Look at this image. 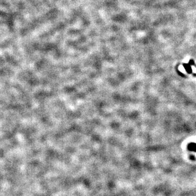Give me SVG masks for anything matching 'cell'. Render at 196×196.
I'll return each instance as SVG.
<instances>
[{"instance_id":"obj_1","label":"cell","mask_w":196,"mask_h":196,"mask_svg":"<svg viewBox=\"0 0 196 196\" xmlns=\"http://www.w3.org/2000/svg\"><path fill=\"white\" fill-rule=\"evenodd\" d=\"M190 149L191 150H193V151H196V145H191V146L190 147Z\"/></svg>"}]
</instances>
